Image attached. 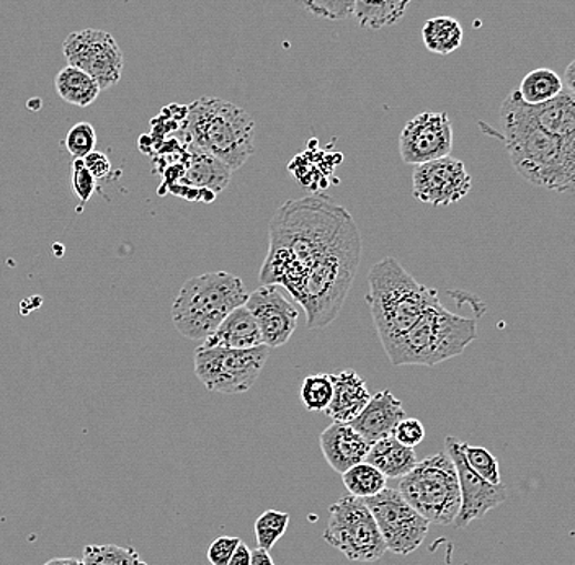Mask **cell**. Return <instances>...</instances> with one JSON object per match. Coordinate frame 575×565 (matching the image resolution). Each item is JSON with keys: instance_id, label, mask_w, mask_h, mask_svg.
I'll list each match as a JSON object with an SVG mask.
<instances>
[{"instance_id": "cell-17", "label": "cell", "mask_w": 575, "mask_h": 565, "mask_svg": "<svg viewBox=\"0 0 575 565\" xmlns=\"http://www.w3.org/2000/svg\"><path fill=\"white\" fill-rule=\"evenodd\" d=\"M319 445L329 466L339 474H344L350 467L366 461L372 448V443L362 433L344 422L329 425L319 436Z\"/></svg>"}, {"instance_id": "cell-8", "label": "cell", "mask_w": 575, "mask_h": 565, "mask_svg": "<svg viewBox=\"0 0 575 565\" xmlns=\"http://www.w3.org/2000/svg\"><path fill=\"white\" fill-rule=\"evenodd\" d=\"M397 491L433 525H453L461 509L458 471L448 453H436L400 481Z\"/></svg>"}, {"instance_id": "cell-5", "label": "cell", "mask_w": 575, "mask_h": 565, "mask_svg": "<svg viewBox=\"0 0 575 565\" xmlns=\"http://www.w3.org/2000/svg\"><path fill=\"white\" fill-rule=\"evenodd\" d=\"M476 339L474 319L455 314L436 303L424 312L414 327L383 349L394 366H435L463 355Z\"/></svg>"}, {"instance_id": "cell-7", "label": "cell", "mask_w": 575, "mask_h": 565, "mask_svg": "<svg viewBox=\"0 0 575 565\" xmlns=\"http://www.w3.org/2000/svg\"><path fill=\"white\" fill-rule=\"evenodd\" d=\"M249 294L242 280L230 272L193 276L173 301V325L183 337L203 342L232 311L248 303Z\"/></svg>"}, {"instance_id": "cell-41", "label": "cell", "mask_w": 575, "mask_h": 565, "mask_svg": "<svg viewBox=\"0 0 575 565\" xmlns=\"http://www.w3.org/2000/svg\"><path fill=\"white\" fill-rule=\"evenodd\" d=\"M563 81L566 89L575 95V59L569 65H567L566 71H564Z\"/></svg>"}, {"instance_id": "cell-40", "label": "cell", "mask_w": 575, "mask_h": 565, "mask_svg": "<svg viewBox=\"0 0 575 565\" xmlns=\"http://www.w3.org/2000/svg\"><path fill=\"white\" fill-rule=\"evenodd\" d=\"M251 565H275V563H273L272 556H270V551L258 547V549L252 551Z\"/></svg>"}, {"instance_id": "cell-16", "label": "cell", "mask_w": 575, "mask_h": 565, "mask_svg": "<svg viewBox=\"0 0 575 565\" xmlns=\"http://www.w3.org/2000/svg\"><path fill=\"white\" fill-rule=\"evenodd\" d=\"M245 307L252 312L262 332L263 345L279 349L285 345L297 327L300 311L283 296L275 284H262L249 294Z\"/></svg>"}, {"instance_id": "cell-2", "label": "cell", "mask_w": 575, "mask_h": 565, "mask_svg": "<svg viewBox=\"0 0 575 565\" xmlns=\"http://www.w3.org/2000/svg\"><path fill=\"white\" fill-rule=\"evenodd\" d=\"M480 128L502 141L525 182L551 192H575V138L557 137L538 127L517 90L502 103L501 130L483 121Z\"/></svg>"}, {"instance_id": "cell-28", "label": "cell", "mask_w": 575, "mask_h": 565, "mask_svg": "<svg viewBox=\"0 0 575 565\" xmlns=\"http://www.w3.org/2000/svg\"><path fill=\"white\" fill-rule=\"evenodd\" d=\"M342 482L353 497L370 498L386 488L387 477L373 464L363 461L342 474Z\"/></svg>"}, {"instance_id": "cell-27", "label": "cell", "mask_w": 575, "mask_h": 565, "mask_svg": "<svg viewBox=\"0 0 575 565\" xmlns=\"http://www.w3.org/2000/svg\"><path fill=\"white\" fill-rule=\"evenodd\" d=\"M230 179L231 170L200 148L199 154L193 158L185 173V180L190 185L204 186L214 193H221V190L226 189Z\"/></svg>"}, {"instance_id": "cell-32", "label": "cell", "mask_w": 575, "mask_h": 565, "mask_svg": "<svg viewBox=\"0 0 575 565\" xmlns=\"http://www.w3.org/2000/svg\"><path fill=\"white\" fill-rule=\"evenodd\" d=\"M294 2L317 19L341 22L353 16L356 0H294Z\"/></svg>"}, {"instance_id": "cell-15", "label": "cell", "mask_w": 575, "mask_h": 565, "mask_svg": "<svg viewBox=\"0 0 575 565\" xmlns=\"http://www.w3.org/2000/svg\"><path fill=\"white\" fill-rule=\"evenodd\" d=\"M453 149V124L445 112H422L405 123L400 137L404 164L422 165L448 158Z\"/></svg>"}, {"instance_id": "cell-10", "label": "cell", "mask_w": 575, "mask_h": 565, "mask_svg": "<svg viewBox=\"0 0 575 565\" xmlns=\"http://www.w3.org/2000/svg\"><path fill=\"white\" fill-rule=\"evenodd\" d=\"M270 349L260 345L251 350L210 349L195 350V374L211 393H248L269 360Z\"/></svg>"}, {"instance_id": "cell-13", "label": "cell", "mask_w": 575, "mask_h": 565, "mask_svg": "<svg viewBox=\"0 0 575 565\" xmlns=\"http://www.w3.org/2000/svg\"><path fill=\"white\" fill-rule=\"evenodd\" d=\"M473 189V179L463 161L448 158L436 159L417 165L412 173V195L432 206H452L463 200Z\"/></svg>"}, {"instance_id": "cell-34", "label": "cell", "mask_w": 575, "mask_h": 565, "mask_svg": "<svg viewBox=\"0 0 575 565\" xmlns=\"http://www.w3.org/2000/svg\"><path fill=\"white\" fill-rule=\"evenodd\" d=\"M65 149L74 159H85L90 152L95 151L97 133L92 124L82 121L74 124L65 137Z\"/></svg>"}, {"instance_id": "cell-20", "label": "cell", "mask_w": 575, "mask_h": 565, "mask_svg": "<svg viewBox=\"0 0 575 565\" xmlns=\"http://www.w3.org/2000/svg\"><path fill=\"white\" fill-rule=\"evenodd\" d=\"M202 345L210 349L251 350L263 345V339L258 321L244 304L232 311L220 327L203 340Z\"/></svg>"}, {"instance_id": "cell-1", "label": "cell", "mask_w": 575, "mask_h": 565, "mask_svg": "<svg viewBox=\"0 0 575 565\" xmlns=\"http://www.w3.org/2000/svg\"><path fill=\"white\" fill-rule=\"evenodd\" d=\"M352 223V214L329 196L286 201L270 221L260 283L283 286L290 293Z\"/></svg>"}, {"instance_id": "cell-3", "label": "cell", "mask_w": 575, "mask_h": 565, "mask_svg": "<svg viewBox=\"0 0 575 565\" xmlns=\"http://www.w3.org/2000/svg\"><path fill=\"white\" fill-rule=\"evenodd\" d=\"M360 259L362 238L353 221L334 248L329 249L290 291L306 311L307 327L324 329L337 319L355 280Z\"/></svg>"}, {"instance_id": "cell-6", "label": "cell", "mask_w": 575, "mask_h": 565, "mask_svg": "<svg viewBox=\"0 0 575 565\" xmlns=\"http://www.w3.org/2000/svg\"><path fill=\"white\" fill-rule=\"evenodd\" d=\"M186 131L193 144L231 172L241 169L255 151V121L228 100L202 97L189 107Z\"/></svg>"}, {"instance_id": "cell-33", "label": "cell", "mask_w": 575, "mask_h": 565, "mask_svg": "<svg viewBox=\"0 0 575 565\" xmlns=\"http://www.w3.org/2000/svg\"><path fill=\"white\" fill-rule=\"evenodd\" d=\"M461 448H463L464 456H466L470 466L481 477H484L491 484H502L497 457L490 450L483 448V446H473L470 443H461Z\"/></svg>"}, {"instance_id": "cell-39", "label": "cell", "mask_w": 575, "mask_h": 565, "mask_svg": "<svg viewBox=\"0 0 575 565\" xmlns=\"http://www.w3.org/2000/svg\"><path fill=\"white\" fill-rule=\"evenodd\" d=\"M252 563V551L249 549L248 544L241 543L232 554L230 564L228 565H251Z\"/></svg>"}, {"instance_id": "cell-38", "label": "cell", "mask_w": 575, "mask_h": 565, "mask_svg": "<svg viewBox=\"0 0 575 565\" xmlns=\"http://www.w3.org/2000/svg\"><path fill=\"white\" fill-rule=\"evenodd\" d=\"M84 164L97 180L105 179L112 172V162L107 158L105 152L102 151L90 152L84 159Z\"/></svg>"}, {"instance_id": "cell-9", "label": "cell", "mask_w": 575, "mask_h": 565, "mask_svg": "<svg viewBox=\"0 0 575 565\" xmlns=\"http://www.w3.org/2000/svg\"><path fill=\"white\" fill-rule=\"evenodd\" d=\"M322 539L355 563H376L387 551L365 498L350 494L329 507V522Z\"/></svg>"}, {"instance_id": "cell-18", "label": "cell", "mask_w": 575, "mask_h": 565, "mask_svg": "<svg viewBox=\"0 0 575 565\" xmlns=\"http://www.w3.org/2000/svg\"><path fill=\"white\" fill-rule=\"evenodd\" d=\"M403 418H405L403 402L391 391L384 390L374 394L362 414L350 424L373 445L380 440L393 436L394 430Z\"/></svg>"}, {"instance_id": "cell-35", "label": "cell", "mask_w": 575, "mask_h": 565, "mask_svg": "<svg viewBox=\"0 0 575 565\" xmlns=\"http://www.w3.org/2000/svg\"><path fill=\"white\" fill-rule=\"evenodd\" d=\"M72 189H74L75 196L81 200L82 204L92 199L93 193L97 192V179L85 168L84 159H74V164H72Z\"/></svg>"}, {"instance_id": "cell-14", "label": "cell", "mask_w": 575, "mask_h": 565, "mask_svg": "<svg viewBox=\"0 0 575 565\" xmlns=\"http://www.w3.org/2000/svg\"><path fill=\"white\" fill-rule=\"evenodd\" d=\"M445 452L455 463L461 487V509L453 525L455 528H467L471 523L483 518L487 512L501 507L507 501V487L504 484H491L481 477L467 463L461 442L455 436H446Z\"/></svg>"}, {"instance_id": "cell-23", "label": "cell", "mask_w": 575, "mask_h": 565, "mask_svg": "<svg viewBox=\"0 0 575 565\" xmlns=\"http://www.w3.org/2000/svg\"><path fill=\"white\" fill-rule=\"evenodd\" d=\"M54 89L65 103L81 109L92 105L102 92L95 79L72 65H65L58 72L54 78Z\"/></svg>"}, {"instance_id": "cell-25", "label": "cell", "mask_w": 575, "mask_h": 565, "mask_svg": "<svg viewBox=\"0 0 575 565\" xmlns=\"http://www.w3.org/2000/svg\"><path fill=\"white\" fill-rule=\"evenodd\" d=\"M463 27L453 17H433L422 29V40L431 53L448 57L463 44Z\"/></svg>"}, {"instance_id": "cell-4", "label": "cell", "mask_w": 575, "mask_h": 565, "mask_svg": "<svg viewBox=\"0 0 575 565\" xmlns=\"http://www.w3.org/2000/svg\"><path fill=\"white\" fill-rule=\"evenodd\" d=\"M366 303L384 346L414 327L428 307L440 303V296L438 291L418 283L396 259L386 256L370 270Z\"/></svg>"}, {"instance_id": "cell-37", "label": "cell", "mask_w": 575, "mask_h": 565, "mask_svg": "<svg viewBox=\"0 0 575 565\" xmlns=\"http://www.w3.org/2000/svg\"><path fill=\"white\" fill-rule=\"evenodd\" d=\"M242 541L234 536H221L211 543L210 549H208V561L211 565H228L230 564L232 554L238 549L239 544Z\"/></svg>"}, {"instance_id": "cell-22", "label": "cell", "mask_w": 575, "mask_h": 565, "mask_svg": "<svg viewBox=\"0 0 575 565\" xmlns=\"http://www.w3.org/2000/svg\"><path fill=\"white\" fill-rule=\"evenodd\" d=\"M528 112L538 127L563 138H575V95L564 89L556 99L542 105H528Z\"/></svg>"}, {"instance_id": "cell-29", "label": "cell", "mask_w": 575, "mask_h": 565, "mask_svg": "<svg viewBox=\"0 0 575 565\" xmlns=\"http://www.w3.org/2000/svg\"><path fill=\"white\" fill-rule=\"evenodd\" d=\"M82 561L85 565H148L137 549L117 544H89Z\"/></svg>"}, {"instance_id": "cell-26", "label": "cell", "mask_w": 575, "mask_h": 565, "mask_svg": "<svg viewBox=\"0 0 575 565\" xmlns=\"http://www.w3.org/2000/svg\"><path fill=\"white\" fill-rule=\"evenodd\" d=\"M563 78L553 69L539 68L535 71L528 72L519 82L518 95L526 105H542V103L549 102L556 99L563 90Z\"/></svg>"}, {"instance_id": "cell-30", "label": "cell", "mask_w": 575, "mask_h": 565, "mask_svg": "<svg viewBox=\"0 0 575 565\" xmlns=\"http://www.w3.org/2000/svg\"><path fill=\"white\" fill-rule=\"evenodd\" d=\"M334 397L332 374L319 373L304 377L301 384V401L310 412H325Z\"/></svg>"}, {"instance_id": "cell-31", "label": "cell", "mask_w": 575, "mask_h": 565, "mask_svg": "<svg viewBox=\"0 0 575 565\" xmlns=\"http://www.w3.org/2000/svg\"><path fill=\"white\" fill-rule=\"evenodd\" d=\"M288 525H290V515L286 512H279V509L263 512L255 522L259 547L272 551L273 546L285 536Z\"/></svg>"}, {"instance_id": "cell-36", "label": "cell", "mask_w": 575, "mask_h": 565, "mask_svg": "<svg viewBox=\"0 0 575 565\" xmlns=\"http://www.w3.org/2000/svg\"><path fill=\"white\" fill-rule=\"evenodd\" d=\"M394 436L408 448H415L425 440V426L417 418H403L394 430Z\"/></svg>"}, {"instance_id": "cell-21", "label": "cell", "mask_w": 575, "mask_h": 565, "mask_svg": "<svg viewBox=\"0 0 575 565\" xmlns=\"http://www.w3.org/2000/svg\"><path fill=\"white\" fill-rule=\"evenodd\" d=\"M366 463L377 467L387 480H403L417 466L418 461L415 448H408L393 435L373 443Z\"/></svg>"}, {"instance_id": "cell-12", "label": "cell", "mask_w": 575, "mask_h": 565, "mask_svg": "<svg viewBox=\"0 0 575 565\" xmlns=\"http://www.w3.org/2000/svg\"><path fill=\"white\" fill-rule=\"evenodd\" d=\"M62 54L68 65L87 72L102 90L117 85L123 74V51L109 31H72L62 43Z\"/></svg>"}, {"instance_id": "cell-24", "label": "cell", "mask_w": 575, "mask_h": 565, "mask_svg": "<svg viewBox=\"0 0 575 565\" xmlns=\"http://www.w3.org/2000/svg\"><path fill=\"white\" fill-rule=\"evenodd\" d=\"M412 0H356L353 17L363 29L381 30L403 20Z\"/></svg>"}, {"instance_id": "cell-11", "label": "cell", "mask_w": 575, "mask_h": 565, "mask_svg": "<svg viewBox=\"0 0 575 565\" xmlns=\"http://www.w3.org/2000/svg\"><path fill=\"white\" fill-rule=\"evenodd\" d=\"M365 502L380 526L387 551L405 557L424 544L431 522L412 507L397 488L386 487Z\"/></svg>"}, {"instance_id": "cell-42", "label": "cell", "mask_w": 575, "mask_h": 565, "mask_svg": "<svg viewBox=\"0 0 575 565\" xmlns=\"http://www.w3.org/2000/svg\"><path fill=\"white\" fill-rule=\"evenodd\" d=\"M43 565H85L84 561L74 559V557H57V559L48 561Z\"/></svg>"}, {"instance_id": "cell-19", "label": "cell", "mask_w": 575, "mask_h": 565, "mask_svg": "<svg viewBox=\"0 0 575 565\" xmlns=\"http://www.w3.org/2000/svg\"><path fill=\"white\" fill-rule=\"evenodd\" d=\"M332 381L334 397L325 415L334 422L350 424L362 414L372 394L366 387V381L355 370L339 371L337 374H332Z\"/></svg>"}]
</instances>
